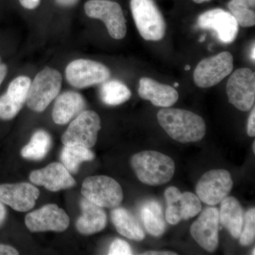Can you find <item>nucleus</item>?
Here are the masks:
<instances>
[{
  "instance_id": "nucleus-6",
  "label": "nucleus",
  "mask_w": 255,
  "mask_h": 255,
  "mask_svg": "<svg viewBox=\"0 0 255 255\" xmlns=\"http://www.w3.org/2000/svg\"><path fill=\"white\" fill-rule=\"evenodd\" d=\"M85 11L89 17L103 21L109 34L114 39H123L127 35V21L118 3L109 0H89L85 4Z\"/></svg>"
},
{
  "instance_id": "nucleus-1",
  "label": "nucleus",
  "mask_w": 255,
  "mask_h": 255,
  "mask_svg": "<svg viewBox=\"0 0 255 255\" xmlns=\"http://www.w3.org/2000/svg\"><path fill=\"white\" fill-rule=\"evenodd\" d=\"M157 120L169 136L182 143L199 141L206 134L204 119L189 111L164 108L157 113Z\"/></svg>"
},
{
  "instance_id": "nucleus-29",
  "label": "nucleus",
  "mask_w": 255,
  "mask_h": 255,
  "mask_svg": "<svg viewBox=\"0 0 255 255\" xmlns=\"http://www.w3.org/2000/svg\"><path fill=\"white\" fill-rule=\"evenodd\" d=\"M244 229L242 230L240 236V243L243 246L253 244L255 238V209H251L245 214Z\"/></svg>"
},
{
  "instance_id": "nucleus-37",
  "label": "nucleus",
  "mask_w": 255,
  "mask_h": 255,
  "mask_svg": "<svg viewBox=\"0 0 255 255\" xmlns=\"http://www.w3.org/2000/svg\"><path fill=\"white\" fill-rule=\"evenodd\" d=\"M79 0H55L57 4L63 6H71L78 3Z\"/></svg>"
},
{
  "instance_id": "nucleus-38",
  "label": "nucleus",
  "mask_w": 255,
  "mask_h": 255,
  "mask_svg": "<svg viewBox=\"0 0 255 255\" xmlns=\"http://www.w3.org/2000/svg\"><path fill=\"white\" fill-rule=\"evenodd\" d=\"M143 255H177L176 253H172V252H162V251H150L146 252L143 253Z\"/></svg>"
},
{
  "instance_id": "nucleus-16",
  "label": "nucleus",
  "mask_w": 255,
  "mask_h": 255,
  "mask_svg": "<svg viewBox=\"0 0 255 255\" xmlns=\"http://www.w3.org/2000/svg\"><path fill=\"white\" fill-rule=\"evenodd\" d=\"M31 80L26 76H18L9 85L7 90L0 97V119H14L22 109L27 98Z\"/></svg>"
},
{
  "instance_id": "nucleus-32",
  "label": "nucleus",
  "mask_w": 255,
  "mask_h": 255,
  "mask_svg": "<svg viewBox=\"0 0 255 255\" xmlns=\"http://www.w3.org/2000/svg\"><path fill=\"white\" fill-rule=\"evenodd\" d=\"M248 128H247V132L248 135L250 137L255 136V109L253 107V110L251 112V115H250L249 119H248Z\"/></svg>"
},
{
  "instance_id": "nucleus-46",
  "label": "nucleus",
  "mask_w": 255,
  "mask_h": 255,
  "mask_svg": "<svg viewBox=\"0 0 255 255\" xmlns=\"http://www.w3.org/2000/svg\"><path fill=\"white\" fill-rule=\"evenodd\" d=\"M252 255H255V248H253V251H252Z\"/></svg>"
},
{
  "instance_id": "nucleus-28",
  "label": "nucleus",
  "mask_w": 255,
  "mask_h": 255,
  "mask_svg": "<svg viewBox=\"0 0 255 255\" xmlns=\"http://www.w3.org/2000/svg\"><path fill=\"white\" fill-rule=\"evenodd\" d=\"M173 204H177L179 207L182 220H189L195 217L201 212L202 209L199 198L196 194L189 191L183 194L182 193L180 198Z\"/></svg>"
},
{
  "instance_id": "nucleus-47",
  "label": "nucleus",
  "mask_w": 255,
  "mask_h": 255,
  "mask_svg": "<svg viewBox=\"0 0 255 255\" xmlns=\"http://www.w3.org/2000/svg\"><path fill=\"white\" fill-rule=\"evenodd\" d=\"M0 63H1V58H0Z\"/></svg>"
},
{
  "instance_id": "nucleus-34",
  "label": "nucleus",
  "mask_w": 255,
  "mask_h": 255,
  "mask_svg": "<svg viewBox=\"0 0 255 255\" xmlns=\"http://www.w3.org/2000/svg\"><path fill=\"white\" fill-rule=\"evenodd\" d=\"M18 252L12 246L0 244V255H17Z\"/></svg>"
},
{
  "instance_id": "nucleus-4",
  "label": "nucleus",
  "mask_w": 255,
  "mask_h": 255,
  "mask_svg": "<svg viewBox=\"0 0 255 255\" xmlns=\"http://www.w3.org/2000/svg\"><path fill=\"white\" fill-rule=\"evenodd\" d=\"M130 9L137 31L144 39L158 41L164 38L165 21L153 0H131Z\"/></svg>"
},
{
  "instance_id": "nucleus-33",
  "label": "nucleus",
  "mask_w": 255,
  "mask_h": 255,
  "mask_svg": "<svg viewBox=\"0 0 255 255\" xmlns=\"http://www.w3.org/2000/svg\"><path fill=\"white\" fill-rule=\"evenodd\" d=\"M18 1L23 7L27 9H36L41 3V0H18Z\"/></svg>"
},
{
  "instance_id": "nucleus-19",
  "label": "nucleus",
  "mask_w": 255,
  "mask_h": 255,
  "mask_svg": "<svg viewBox=\"0 0 255 255\" xmlns=\"http://www.w3.org/2000/svg\"><path fill=\"white\" fill-rule=\"evenodd\" d=\"M85 107L86 102L80 94L75 92H64L55 101L52 112L53 122L59 125L68 124L82 113Z\"/></svg>"
},
{
  "instance_id": "nucleus-26",
  "label": "nucleus",
  "mask_w": 255,
  "mask_h": 255,
  "mask_svg": "<svg viewBox=\"0 0 255 255\" xmlns=\"http://www.w3.org/2000/svg\"><path fill=\"white\" fill-rule=\"evenodd\" d=\"M100 95L101 100L106 105L118 106L130 98L131 92L123 82L117 80H107L100 87Z\"/></svg>"
},
{
  "instance_id": "nucleus-42",
  "label": "nucleus",
  "mask_w": 255,
  "mask_h": 255,
  "mask_svg": "<svg viewBox=\"0 0 255 255\" xmlns=\"http://www.w3.org/2000/svg\"><path fill=\"white\" fill-rule=\"evenodd\" d=\"M206 36L205 35H204V36H202L201 37L200 39H199V41L200 42H204V40H205Z\"/></svg>"
},
{
  "instance_id": "nucleus-35",
  "label": "nucleus",
  "mask_w": 255,
  "mask_h": 255,
  "mask_svg": "<svg viewBox=\"0 0 255 255\" xmlns=\"http://www.w3.org/2000/svg\"><path fill=\"white\" fill-rule=\"evenodd\" d=\"M6 208L0 201V227L4 224V221H6Z\"/></svg>"
},
{
  "instance_id": "nucleus-17",
  "label": "nucleus",
  "mask_w": 255,
  "mask_h": 255,
  "mask_svg": "<svg viewBox=\"0 0 255 255\" xmlns=\"http://www.w3.org/2000/svg\"><path fill=\"white\" fill-rule=\"evenodd\" d=\"M29 179L33 184L43 186L50 191L70 189L76 185L70 172L60 162H53L44 168L33 171Z\"/></svg>"
},
{
  "instance_id": "nucleus-9",
  "label": "nucleus",
  "mask_w": 255,
  "mask_h": 255,
  "mask_svg": "<svg viewBox=\"0 0 255 255\" xmlns=\"http://www.w3.org/2000/svg\"><path fill=\"white\" fill-rule=\"evenodd\" d=\"M230 103L242 112L253 108L255 102V74L250 68H240L230 77L226 86Z\"/></svg>"
},
{
  "instance_id": "nucleus-15",
  "label": "nucleus",
  "mask_w": 255,
  "mask_h": 255,
  "mask_svg": "<svg viewBox=\"0 0 255 255\" xmlns=\"http://www.w3.org/2000/svg\"><path fill=\"white\" fill-rule=\"evenodd\" d=\"M39 196V190L29 183L0 185V201L19 212L33 209Z\"/></svg>"
},
{
  "instance_id": "nucleus-8",
  "label": "nucleus",
  "mask_w": 255,
  "mask_h": 255,
  "mask_svg": "<svg viewBox=\"0 0 255 255\" xmlns=\"http://www.w3.org/2000/svg\"><path fill=\"white\" fill-rule=\"evenodd\" d=\"M233 67V57L229 52L204 58L194 70V82L201 88L214 87L232 73Z\"/></svg>"
},
{
  "instance_id": "nucleus-43",
  "label": "nucleus",
  "mask_w": 255,
  "mask_h": 255,
  "mask_svg": "<svg viewBox=\"0 0 255 255\" xmlns=\"http://www.w3.org/2000/svg\"><path fill=\"white\" fill-rule=\"evenodd\" d=\"M190 69H191L190 65H186V66H185V70H187V71H188V70H190Z\"/></svg>"
},
{
  "instance_id": "nucleus-24",
  "label": "nucleus",
  "mask_w": 255,
  "mask_h": 255,
  "mask_svg": "<svg viewBox=\"0 0 255 255\" xmlns=\"http://www.w3.org/2000/svg\"><path fill=\"white\" fill-rule=\"evenodd\" d=\"M52 138L48 132L43 130H37L32 135L27 145L21 151L23 158L29 160L39 161L44 158L51 148Z\"/></svg>"
},
{
  "instance_id": "nucleus-30",
  "label": "nucleus",
  "mask_w": 255,
  "mask_h": 255,
  "mask_svg": "<svg viewBox=\"0 0 255 255\" xmlns=\"http://www.w3.org/2000/svg\"><path fill=\"white\" fill-rule=\"evenodd\" d=\"M132 251L130 245L127 241L122 239H116L111 244L109 255H132Z\"/></svg>"
},
{
  "instance_id": "nucleus-10",
  "label": "nucleus",
  "mask_w": 255,
  "mask_h": 255,
  "mask_svg": "<svg viewBox=\"0 0 255 255\" xmlns=\"http://www.w3.org/2000/svg\"><path fill=\"white\" fill-rule=\"evenodd\" d=\"M233 181L226 169H212L201 177L196 187L201 201L209 206H216L227 197L231 191Z\"/></svg>"
},
{
  "instance_id": "nucleus-31",
  "label": "nucleus",
  "mask_w": 255,
  "mask_h": 255,
  "mask_svg": "<svg viewBox=\"0 0 255 255\" xmlns=\"http://www.w3.org/2000/svg\"><path fill=\"white\" fill-rule=\"evenodd\" d=\"M181 191L178 188L175 187H169L166 189L165 193H164V196H165L166 201H167V204H173L176 201H178V199L180 198Z\"/></svg>"
},
{
  "instance_id": "nucleus-41",
  "label": "nucleus",
  "mask_w": 255,
  "mask_h": 255,
  "mask_svg": "<svg viewBox=\"0 0 255 255\" xmlns=\"http://www.w3.org/2000/svg\"><path fill=\"white\" fill-rule=\"evenodd\" d=\"M194 2L197 3V4H201V3L205 2V1H211V0H193Z\"/></svg>"
},
{
  "instance_id": "nucleus-44",
  "label": "nucleus",
  "mask_w": 255,
  "mask_h": 255,
  "mask_svg": "<svg viewBox=\"0 0 255 255\" xmlns=\"http://www.w3.org/2000/svg\"><path fill=\"white\" fill-rule=\"evenodd\" d=\"M253 152H255V142H253Z\"/></svg>"
},
{
  "instance_id": "nucleus-14",
  "label": "nucleus",
  "mask_w": 255,
  "mask_h": 255,
  "mask_svg": "<svg viewBox=\"0 0 255 255\" xmlns=\"http://www.w3.org/2000/svg\"><path fill=\"white\" fill-rule=\"evenodd\" d=\"M219 211L207 208L191 225L190 233L194 241L205 251L213 253L219 246Z\"/></svg>"
},
{
  "instance_id": "nucleus-45",
  "label": "nucleus",
  "mask_w": 255,
  "mask_h": 255,
  "mask_svg": "<svg viewBox=\"0 0 255 255\" xmlns=\"http://www.w3.org/2000/svg\"><path fill=\"white\" fill-rule=\"evenodd\" d=\"M179 83H177V82H175V83H174V87H179Z\"/></svg>"
},
{
  "instance_id": "nucleus-3",
  "label": "nucleus",
  "mask_w": 255,
  "mask_h": 255,
  "mask_svg": "<svg viewBox=\"0 0 255 255\" xmlns=\"http://www.w3.org/2000/svg\"><path fill=\"white\" fill-rule=\"evenodd\" d=\"M61 74L55 69L45 68L39 72L28 89L26 105L33 112H43L56 98L61 89Z\"/></svg>"
},
{
  "instance_id": "nucleus-40",
  "label": "nucleus",
  "mask_w": 255,
  "mask_h": 255,
  "mask_svg": "<svg viewBox=\"0 0 255 255\" xmlns=\"http://www.w3.org/2000/svg\"><path fill=\"white\" fill-rule=\"evenodd\" d=\"M247 1H248V2L249 3L250 6H251V7H255V0H247Z\"/></svg>"
},
{
  "instance_id": "nucleus-21",
  "label": "nucleus",
  "mask_w": 255,
  "mask_h": 255,
  "mask_svg": "<svg viewBox=\"0 0 255 255\" xmlns=\"http://www.w3.org/2000/svg\"><path fill=\"white\" fill-rule=\"evenodd\" d=\"M244 218V211L237 199L227 196L221 201L220 223L236 239L241 236Z\"/></svg>"
},
{
  "instance_id": "nucleus-13",
  "label": "nucleus",
  "mask_w": 255,
  "mask_h": 255,
  "mask_svg": "<svg viewBox=\"0 0 255 255\" xmlns=\"http://www.w3.org/2000/svg\"><path fill=\"white\" fill-rule=\"evenodd\" d=\"M197 25L203 29L211 30L221 43L229 44L237 38L238 26L233 15L226 10L213 9L200 14Z\"/></svg>"
},
{
  "instance_id": "nucleus-36",
  "label": "nucleus",
  "mask_w": 255,
  "mask_h": 255,
  "mask_svg": "<svg viewBox=\"0 0 255 255\" xmlns=\"http://www.w3.org/2000/svg\"><path fill=\"white\" fill-rule=\"evenodd\" d=\"M7 67L4 63H0V86L1 83L4 81L7 74Z\"/></svg>"
},
{
  "instance_id": "nucleus-25",
  "label": "nucleus",
  "mask_w": 255,
  "mask_h": 255,
  "mask_svg": "<svg viewBox=\"0 0 255 255\" xmlns=\"http://www.w3.org/2000/svg\"><path fill=\"white\" fill-rule=\"evenodd\" d=\"M95 157V154L90 148L80 145H65L60 155L62 164L73 174L78 173L82 162H90Z\"/></svg>"
},
{
  "instance_id": "nucleus-22",
  "label": "nucleus",
  "mask_w": 255,
  "mask_h": 255,
  "mask_svg": "<svg viewBox=\"0 0 255 255\" xmlns=\"http://www.w3.org/2000/svg\"><path fill=\"white\" fill-rule=\"evenodd\" d=\"M111 218L116 229L122 236L135 241L145 239L143 229L130 211L123 208H114Z\"/></svg>"
},
{
  "instance_id": "nucleus-27",
  "label": "nucleus",
  "mask_w": 255,
  "mask_h": 255,
  "mask_svg": "<svg viewBox=\"0 0 255 255\" xmlns=\"http://www.w3.org/2000/svg\"><path fill=\"white\" fill-rule=\"evenodd\" d=\"M228 7L239 26L243 28L255 26V11L251 9V6L247 0H231Z\"/></svg>"
},
{
  "instance_id": "nucleus-7",
  "label": "nucleus",
  "mask_w": 255,
  "mask_h": 255,
  "mask_svg": "<svg viewBox=\"0 0 255 255\" xmlns=\"http://www.w3.org/2000/svg\"><path fill=\"white\" fill-rule=\"evenodd\" d=\"M101 129V119L93 111H83L69 126L62 135L64 145H80L93 147Z\"/></svg>"
},
{
  "instance_id": "nucleus-20",
  "label": "nucleus",
  "mask_w": 255,
  "mask_h": 255,
  "mask_svg": "<svg viewBox=\"0 0 255 255\" xmlns=\"http://www.w3.org/2000/svg\"><path fill=\"white\" fill-rule=\"evenodd\" d=\"M82 215L76 223L79 232L85 236L103 231L107 224V216L103 208L96 205L86 198L80 202Z\"/></svg>"
},
{
  "instance_id": "nucleus-5",
  "label": "nucleus",
  "mask_w": 255,
  "mask_h": 255,
  "mask_svg": "<svg viewBox=\"0 0 255 255\" xmlns=\"http://www.w3.org/2000/svg\"><path fill=\"white\" fill-rule=\"evenodd\" d=\"M84 197L102 208L119 207L124 199L122 188L113 178L99 175L89 177L82 183Z\"/></svg>"
},
{
  "instance_id": "nucleus-39",
  "label": "nucleus",
  "mask_w": 255,
  "mask_h": 255,
  "mask_svg": "<svg viewBox=\"0 0 255 255\" xmlns=\"http://www.w3.org/2000/svg\"><path fill=\"white\" fill-rule=\"evenodd\" d=\"M255 43H253V48H252V51H251V58H252V60H253V61H254V62L255 60Z\"/></svg>"
},
{
  "instance_id": "nucleus-2",
  "label": "nucleus",
  "mask_w": 255,
  "mask_h": 255,
  "mask_svg": "<svg viewBox=\"0 0 255 255\" xmlns=\"http://www.w3.org/2000/svg\"><path fill=\"white\" fill-rule=\"evenodd\" d=\"M131 167L137 179L150 186L163 185L172 179L175 164L169 156L154 150H146L132 155Z\"/></svg>"
},
{
  "instance_id": "nucleus-11",
  "label": "nucleus",
  "mask_w": 255,
  "mask_h": 255,
  "mask_svg": "<svg viewBox=\"0 0 255 255\" xmlns=\"http://www.w3.org/2000/svg\"><path fill=\"white\" fill-rule=\"evenodd\" d=\"M65 76L72 86L83 89L107 81L110 78L111 72L110 69L99 62L78 59L68 64Z\"/></svg>"
},
{
  "instance_id": "nucleus-12",
  "label": "nucleus",
  "mask_w": 255,
  "mask_h": 255,
  "mask_svg": "<svg viewBox=\"0 0 255 255\" xmlns=\"http://www.w3.org/2000/svg\"><path fill=\"white\" fill-rule=\"evenodd\" d=\"M25 224L32 233L63 232L70 225V219L63 209L55 204H48L26 215Z\"/></svg>"
},
{
  "instance_id": "nucleus-23",
  "label": "nucleus",
  "mask_w": 255,
  "mask_h": 255,
  "mask_svg": "<svg viewBox=\"0 0 255 255\" xmlns=\"http://www.w3.org/2000/svg\"><path fill=\"white\" fill-rule=\"evenodd\" d=\"M141 218L146 231L154 237H159L166 231L163 212L159 202L148 201L141 209Z\"/></svg>"
},
{
  "instance_id": "nucleus-18",
  "label": "nucleus",
  "mask_w": 255,
  "mask_h": 255,
  "mask_svg": "<svg viewBox=\"0 0 255 255\" xmlns=\"http://www.w3.org/2000/svg\"><path fill=\"white\" fill-rule=\"evenodd\" d=\"M138 95L142 100L150 101L155 107L163 108L172 107L179 99V94L173 87L149 78L140 79Z\"/></svg>"
}]
</instances>
